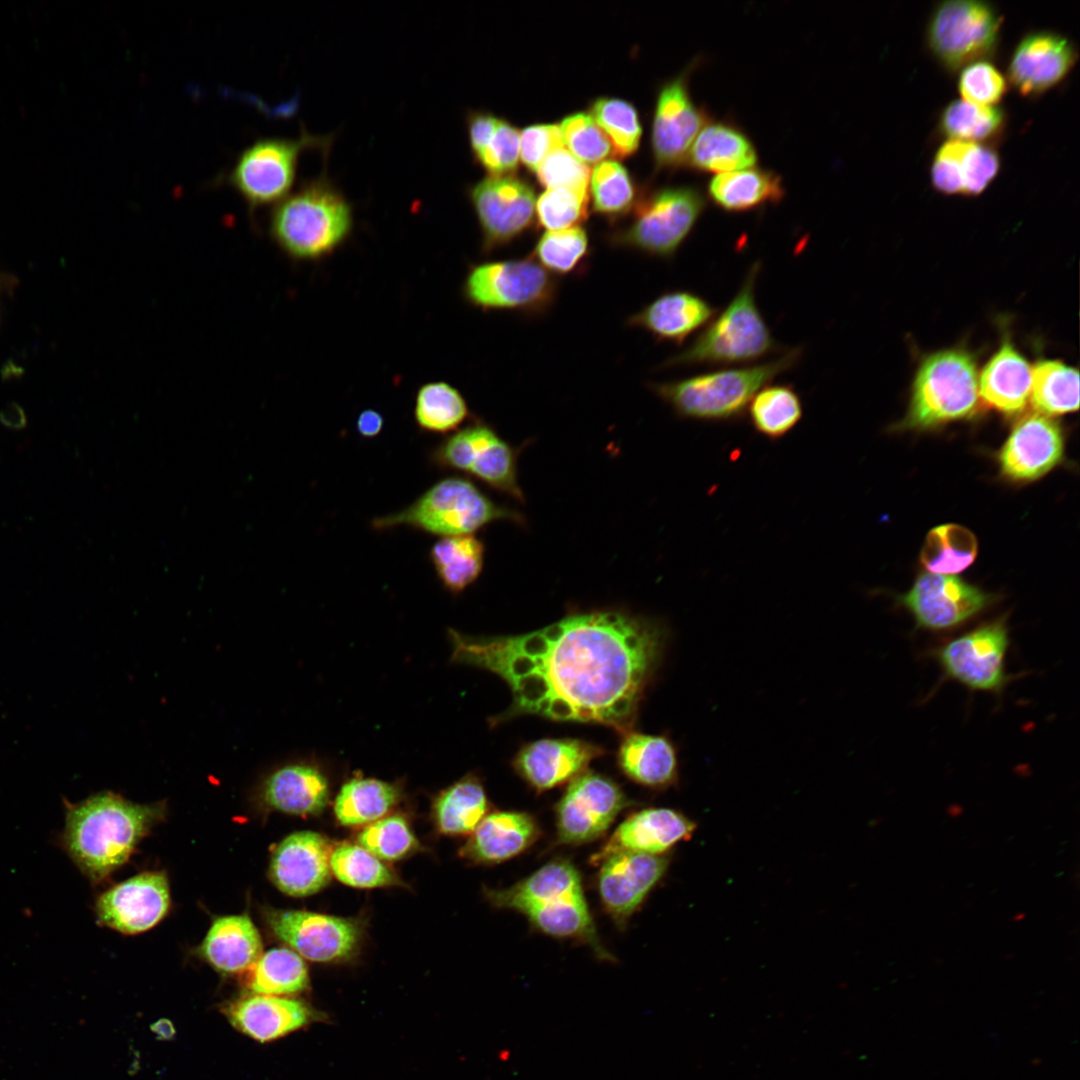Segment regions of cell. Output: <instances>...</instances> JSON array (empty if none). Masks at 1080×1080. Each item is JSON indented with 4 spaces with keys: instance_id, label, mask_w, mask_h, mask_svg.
Returning a JSON list of instances; mask_svg holds the SVG:
<instances>
[{
    "instance_id": "6da1fadb",
    "label": "cell",
    "mask_w": 1080,
    "mask_h": 1080,
    "mask_svg": "<svg viewBox=\"0 0 1080 1080\" xmlns=\"http://www.w3.org/2000/svg\"><path fill=\"white\" fill-rule=\"evenodd\" d=\"M451 661L488 670L511 689L509 715L592 722L627 733L664 647V629L622 611L566 616L513 636L448 630Z\"/></svg>"
},
{
    "instance_id": "7a4b0ae2",
    "label": "cell",
    "mask_w": 1080,
    "mask_h": 1080,
    "mask_svg": "<svg viewBox=\"0 0 1080 1080\" xmlns=\"http://www.w3.org/2000/svg\"><path fill=\"white\" fill-rule=\"evenodd\" d=\"M163 803L137 804L102 792L67 808L63 841L73 861L92 880L123 865L153 824Z\"/></svg>"
},
{
    "instance_id": "3957f363",
    "label": "cell",
    "mask_w": 1080,
    "mask_h": 1080,
    "mask_svg": "<svg viewBox=\"0 0 1080 1080\" xmlns=\"http://www.w3.org/2000/svg\"><path fill=\"white\" fill-rule=\"evenodd\" d=\"M485 896L497 908L524 914L545 934L580 940L599 958L612 959L599 940L580 874L568 860H553L509 888L486 889Z\"/></svg>"
},
{
    "instance_id": "277c9868",
    "label": "cell",
    "mask_w": 1080,
    "mask_h": 1080,
    "mask_svg": "<svg viewBox=\"0 0 1080 1080\" xmlns=\"http://www.w3.org/2000/svg\"><path fill=\"white\" fill-rule=\"evenodd\" d=\"M801 346L785 348L774 358L737 367H722L686 378L651 382L649 389L683 419L727 422L742 418L755 394L777 376L798 365Z\"/></svg>"
},
{
    "instance_id": "5b68a950",
    "label": "cell",
    "mask_w": 1080,
    "mask_h": 1080,
    "mask_svg": "<svg viewBox=\"0 0 1080 1080\" xmlns=\"http://www.w3.org/2000/svg\"><path fill=\"white\" fill-rule=\"evenodd\" d=\"M762 270L753 262L731 301L710 320L695 339L661 368L743 366L758 363L785 348L778 344L756 301V285Z\"/></svg>"
},
{
    "instance_id": "8992f818",
    "label": "cell",
    "mask_w": 1080,
    "mask_h": 1080,
    "mask_svg": "<svg viewBox=\"0 0 1080 1080\" xmlns=\"http://www.w3.org/2000/svg\"><path fill=\"white\" fill-rule=\"evenodd\" d=\"M352 208L327 176L303 183L281 200L271 217L278 245L296 259H318L333 252L348 237Z\"/></svg>"
},
{
    "instance_id": "52a82bcc",
    "label": "cell",
    "mask_w": 1080,
    "mask_h": 1080,
    "mask_svg": "<svg viewBox=\"0 0 1080 1080\" xmlns=\"http://www.w3.org/2000/svg\"><path fill=\"white\" fill-rule=\"evenodd\" d=\"M707 208V197L695 186H665L637 199L631 220L606 234L613 248L672 260Z\"/></svg>"
},
{
    "instance_id": "ba28073f",
    "label": "cell",
    "mask_w": 1080,
    "mask_h": 1080,
    "mask_svg": "<svg viewBox=\"0 0 1080 1080\" xmlns=\"http://www.w3.org/2000/svg\"><path fill=\"white\" fill-rule=\"evenodd\" d=\"M499 520L524 522L521 514L496 504L473 482L450 476L436 482L405 509L373 519L371 526L376 530L408 526L443 538L473 534Z\"/></svg>"
},
{
    "instance_id": "9c48e42d",
    "label": "cell",
    "mask_w": 1080,
    "mask_h": 1080,
    "mask_svg": "<svg viewBox=\"0 0 1080 1080\" xmlns=\"http://www.w3.org/2000/svg\"><path fill=\"white\" fill-rule=\"evenodd\" d=\"M979 401L978 372L962 349L930 354L921 362L912 386L904 425L927 428L972 415Z\"/></svg>"
},
{
    "instance_id": "30bf717a",
    "label": "cell",
    "mask_w": 1080,
    "mask_h": 1080,
    "mask_svg": "<svg viewBox=\"0 0 1080 1080\" xmlns=\"http://www.w3.org/2000/svg\"><path fill=\"white\" fill-rule=\"evenodd\" d=\"M463 292L471 305L484 311L505 310L539 317L555 305L559 281L529 256L472 265Z\"/></svg>"
},
{
    "instance_id": "8fae6325",
    "label": "cell",
    "mask_w": 1080,
    "mask_h": 1080,
    "mask_svg": "<svg viewBox=\"0 0 1080 1080\" xmlns=\"http://www.w3.org/2000/svg\"><path fill=\"white\" fill-rule=\"evenodd\" d=\"M1009 643L1007 617L1002 616L944 642L933 656L947 679L971 691L1000 694L1010 681L1005 668Z\"/></svg>"
},
{
    "instance_id": "7c38bea8",
    "label": "cell",
    "mask_w": 1080,
    "mask_h": 1080,
    "mask_svg": "<svg viewBox=\"0 0 1080 1080\" xmlns=\"http://www.w3.org/2000/svg\"><path fill=\"white\" fill-rule=\"evenodd\" d=\"M1001 18L981 1L953 0L940 3L927 30L930 49L948 69L982 61L995 51Z\"/></svg>"
},
{
    "instance_id": "4fadbf2b",
    "label": "cell",
    "mask_w": 1080,
    "mask_h": 1080,
    "mask_svg": "<svg viewBox=\"0 0 1080 1080\" xmlns=\"http://www.w3.org/2000/svg\"><path fill=\"white\" fill-rule=\"evenodd\" d=\"M442 469L465 472L515 500L524 501L516 450L488 424L475 421L446 437L431 453Z\"/></svg>"
},
{
    "instance_id": "5bb4252c",
    "label": "cell",
    "mask_w": 1080,
    "mask_h": 1080,
    "mask_svg": "<svg viewBox=\"0 0 1080 1080\" xmlns=\"http://www.w3.org/2000/svg\"><path fill=\"white\" fill-rule=\"evenodd\" d=\"M329 144V139L306 132L298 139L258 140L241 153L229 182L251 207L279 203L294 184L301 153L309 148L327 150Z\"/></svg>"
},
{
    "instance_id": "9a60e30c",
    "label": "cell",
    "mask_w": 1080,
    "mask_h": 1080,
    "mask_svg": "<svg viewBox=\"0 0 1080 1080\" xmlns=\"http://www.w3.org/2000/svg\"><path fill=\"white\" fill-rule=\"evenodd\" d=\"M467 194L486 254L511 244L533 225L535 192L523 179L512 174L488 175L470 186Z\"/></svg>"
},
{
    "instance_id": "2e32d148",
    "label": "cell",
    "mask_w": 1080,
    "mask_h": 1080,
    "mask_svg": "<svg viewBox=\"0 0 1080 1080\" xmlns=\"http://www.w3.org/2000/svg\"><path fill=\"white\" fill-rule=\"evenodd\" d=\"M628 804L611 779L594 772L581 773L571 780L556 807L558 842L576 845L594 841Z\"/></svg>"
},
{
    "instance_id": "e0dca14e",
    "label": "cell",
    "mask_w": 1080,
    "mask_h": 1080,
    "mask_svg": "<svg viewBox=\"0 0 1080 1080\" xmlns=\"http://www.w3.org/2000/svg\"><path fill=\"white\" fill-rule=\"evenodd\" d=\"M898 601L913 616L918 628L940 632L972 620L993 598L958 577L925 573Z\"/></svg>"
},
{
    "instance_id": "ac0fdd59",
    "label": "cell",
    "mask_w": 1080,
    "mask_h": 1080,
    "mask_svg": "<svg viewBox=\"0 0 1080 1080\" xmlns=\"http://www.w3.org/2000/svg\"><path fill=\"white\" fill-rule=\"evenodd\" d=\"M691 63L660 88L652 120L651 147L658 169L684 166L688 151L709 114L698 107L690 94Z\"/></svg>"
},
{
    "instance_id": "d6986e66",
    "label": "cell",
    "mask_w": 1080,
    "mask_h": 1080,
    "mask_svg": "<svg viewBox=\"0 0 1080 1080\" xmlns=\"http://www.w3.org/2000/svg\"><path fill=\"white\" fill-rule=\"evenodd\" d=\"M266 920L279 939L316 962L349 957L360 938L355 921L315 912L273 909L266 912Z\"/></svg>"
},
{
    "instance_id": "ffe728a7",
    "label": "cell",
    "mask_w": 1080,
    "mask_h": 1080,
    "mask_svg": "<svg viewBox=\"0 0 1080 1080\" xmlns=\"http://www.w3.org/2000/svg\"><path fill=\"white\" fill-rule=\"evenodd\" d=\"M598 888L606 911L623 926L665 874L669 858L621 851L602 860Z\"/></svg>"
},
{
    "instance_id": "44dd1931",
    "label": "cell",
    "mask_w": 1080,
    "mask_h": 1080,
    "mask_svg": "<svg viewBox=\"0 0 1080 1080\" xmlns=\"http://www.w3.org/2000/svg\"><path fill=\"white\" fill-rule=\"evenodd\" d=\"M170 895L163 873L134 876L103 893L96 904L99 921L119 932L135 934L152 928L167 913Z\"/></svg>"
},
{
    "instance_id": "7402d4cb",
    "label": "cell",
    "mask_w": 1080,
    "mask_h": 1080,
    "mask_svg": "<svg viewBox=\"0 0 1080 1080\" xmlns=\"http://www.w3.org/2000/svg\"><path fill=\"white\" fill-rule=\"evenodd\" d=\"M1076 59L1073 43L1064 36L1050 31L1030 33L1015 48L1008 77L1022 95H1037L1062 81Z\"/></svg>"
},
{
    "instance_id": "603a6c76",
    "label": "cell",
    "mask_w": 1080,
    "mask_h": 1080,
    "mask_svg": "<svg viewBox=\"0 0 1080 1080\" xmlns=\"http://www.w3.org/2000/svg\"><path fill=\"white\" fill-rule=\"evenodd\" d=\"M331 852L328 840L316 832L292 833L273 852L271 879L288 895L314 894L330 880Z\"/></svg>"
},
{
    "instance_id": "cb8c5ba5",
    "label": "cell",
    "mask_w": 1080,
    "mask_h": 1080,
    "mask_svg": "<svg viewBox=\"0 0 1080 1080\" xmlns=\"http://www.w3.org/2000/svg\"><path fill=\"white\" fill-rule=\"evenodd\" d=\"M1059 425L1043 414L1020 420L1002 447L999 461L1003 474L1017 481L1035 480L1063 457L1064 441Z\"/></svg>"
},
{
    "instance_id": "d4e9b609",
    "label": "cell",
    "mask_w": 1080,
    "mask_h": 1080,
    "mask_svg": "<svg viewBox=\"0 0 1080 1080\" xmlns=\"http://www.w3.org/2000/svg\"><path fill=\"white\" fill-rule=\"evenodd\" d=\"M603 750L579 739H542L521 748L513 761L518 774L542 792L561 785L584 772Z\"/></svg>"
},
{
    "instance_id": "484cf974",
    "label": "cell",
    "mask_w": 1080,
    "mask_h": 1080,
    "mask_svg": "<svg viewBox=\"0 0 1080 1080\" xmlns=\"http://www.w3.org/2000/svg\"><path fill=\"white\" fill-rule=\"evenodd\" d=\"M717 312L716 307L697 293L671 290L631 314L626 324L646 331L658 342L680 346L689 336L703 329Z\"/></svg>"
},
{
    "instance_id": "4316f807",
    "label": "cell",
    "mask_w": 1080,
    "mask_h": 1080,
    "mask_svg": "<svg viewBox=\"0 0 1080 1080\" xmlns=\"http://www.w3.org/2000/svg\"><path fill=\"white\" fill-rule=\"evenodd\" d=\"M695 828V822L676 810L644 809L621 823L594 859L600 861L621 851L663 855L676 843L688 840Z\"/></svg>"
},
{
    "instance_id": "83f0119b",
    "label": "cell",
    "mask_w": 1080,
    "mask_h": 1080,
    "mask_svg": "<svg viewBox=\"0 0 1080 1080\" xmlns=\"http://www.w3.org/2000/svg\"><path fill=\"white\" fill-rule=\"evenodd\" d=\"M258 797L273 810L293 815L320 813L329 800V784L321 770L306 762L287 763L261 781Z\"/></svg>"
},
{
    "instance_id": "f1b7e54d",
    "label": "cell",
    "mask_w": 1080,
    "mask_h": 1080,
    "mask_svg": "<svg viewBox=\"0 0 1080 1080\" xmlns=\"http://www.w3.org/2000/svg\"><path fill=\"white\" fill-rule=\"evenodd\" d=\"M757 149L750 137L727 120H711L693 141L684 166L702 173L721 174L754 167Z\"/></svg>"
},
{
    "instance_id": "f546056e",
    "label": "cell",
    "mask_w": 1080,
    "mask_h": 1080,
    "mask_svg": "<svg viewBox=\"0 0 1080 1080\" xmlns=\"http://www.w3.org/2000/svg\"><path fill=\"white\" fill-rule=\"evenodd\" d=\"M539 835V826L531 815L515 811L494 812L477 825L463 848V855L478 863H500L524 852Z\"/></svg>"
},
{
    "instance_id": "4dcf8cb0",
    "label": "cell",
    "mask_w": 1080,
    "mask_h": 1080,
    "mask_svg": "<svg viewBox=\"0 0 1080 1080\" xmlns=\"http://www.w3.org/2000/svg\"><path fill=\"white\" fill-rule=\"evenodd\" d=\"M225 1013L234 1027L260 1042L295 1031L311 1017L309 1009L298 1000L260 994L231 1003Z\"/></svg>"
},
{
    "instance_id": "1f68e13d",
    "label": "cell",
    "mask_w": 1080,
    "mask_h": 1080,
    "mask_svg": "<svg viewBox=\"0 0 1080 1080\" xmlns=\"http://www.w3.org/2000/svg\"><path fill=\"white\" fill-rule=\"evenodd\" d=\"M978 385L987 405L1006 414L1018 413L1031 397L1032 367L1007 340L984 366Z\"/></svg>"
},
{
    "instance_id": "d6a6232c",
    "label": "cell",
    "mask_w": 1080,
    "mask_h": 1080,
    "mask_svg": "<svg viewBox=\"0 0 1080 1080\" xmlns=\"http://www.w3.org/2000/svg\"><path fill=\"white\" fill-rule=\"evenodd\" d=\"M784 196L781 176L755 166L716 174L707 184L708 199L728 213H744L776 205Z\"/></svg>"
},
{
    "instance_id": "836d02e7",
    "label": "cell",
    "mask_w": 1080,
    "mask_h": 1080,
    "mask_svg": "<svg viewBox=\"0 0 1080 1080\" xmlns=\"http://www.w3.org/2000/svg\"><path fill=\"white\" fill-rule=\"evenodd\" d=\"M201 954L217 970L238 973L254 966L262 955V941L246 914L224 916L211 925Z\"/></svg>"
},
{
    "instance_id": "e575fe53",
    "label": "cell",
    "mask_w": 1080,
    "mask_h": 1080,
    "mask_svg": "<svg viewBox=\"0 0 1080 1080\" xmlns=\"http://www.w3.org/2000/svg\"><path fill=\"white\" fill-rule=\"evenodd\" d=\"M618 762L625 775L646 787L663 789L674 784L678 777L675 748L664 736L625 733Z\"/></svg>"
},
{
    "instance_id": "d590c367",
    "label": "cell",
    "mask_w": 1080,
    "mask_h": 1080,
    "mask_svg": "<svg viewBox=\"0 0 1080 1080\" xmlns=\"http://www.w3.org/2000/svg\"><path fill=\"white\" fill-rule=\"evenodd\" d=\"M484 556V544L473 534L443 537L429 552L440 582L454 594L465 590L479 577Z\"/></svg>"
},
{
    "instance_id": "8d00e7d4",
    "label": "cell",
    "mask_w": 1080,
    "mask_h": 1080,
    "mask_svg": "<svg viewBox=\"0 0 1080 1080\" xmlns=\"http://www.w3.org/2000/svg\"><path fill=\"white\" fill-rule=\"evenodd\" d=\"M398 799L395 785L375 778L355 777L342 785L334 812L343 825L370 823L386 815Z\"/></svg>"
},
{
    "instance_id": "74e56055",
    "label": "cell",
    "mask_w": 1080,
    "mask_h": 1080,
    "mask_svg": "<svg viewBox=\"0 0 1080 1080\" xmlns=\"http://www.w3.org/2000/svg\"><path fill=\"white\" fill-rule=\"evenodd\" d=\"M753 428L768 439L784 437L799 423L803 404L791 384H768L751 400L747 412Z\"/></svg>"
},
{
    "instance_id": "f35d334b",
    "label": "cell",
    "mask_w": 1080,
    "mask_h": 1080,
    "mask_svg": "<svg viewBox=\"0 0 1080 1080\" xmlns=\"http://www.w3.org/2000/svg\"><path fill=\"white\" fill-rule=\"evenodd\" d=\"M488 800L481 783L473 776L457 781L435 800L434 816L439 829L447 834L473 832L485 817Z\"/></svg>"
},
{
    "instance_id": "ab89813d",
    "label": "cell",
    "mask_w": 1080,
    "mask_h": 1080,
    "mask_svg": "<svg viewBox=\"0 0 1080 1080\" xmlns=\"http://www.w3.org/2000/svg\"><path fill=\"white\" fill-rule=\"evenodd\" d=\"M1046 415H1060L1079 407L1078 370L1058 360H1042L1032 368L1031 397Z\"/></svg>"
},
{
    "instance_id": "60d3db41",
    "label": "cell",
    "mask_w": 1080,
    "mask_h": 1080,
    "mask_svg": "<svg viewBox=\"0 0 1080 1080\" xmlns=\"http://www.w3.org/2000/svg\"><path fill=\"white\" fill-rule=\"evenodd\" d=\"M977 547V540L968 529L956 524H944L930 530L920 560L930 573L952 575L973 563Z\"/></svg>"
},
{
    "instance_id": "b9f144b4",
    "label": "cell",
    "mask_w": 1080,
    "mask_h": 1080,
    "mask_svg": "<svg viewBox=\"0 0 1080 1080\" xmlns=\"http://www.w3.org/2000/svg\"><path fill=\"white\" fill-rule=\"evenodd\" d=\"M593 211L611 221L631 213L638 199L627 169L616 160L597 163L590 175Z\"/></svg>"
},
{
    "instance_id": "7bdbcfd3",
    "label": "cell",
    "mask_w": 1080,
    "mask_h": 1080,
    "mask_svg": "<svg viewBox=\"0 0 1080 1080\" xmlns=\"http://www.w3.org/2000/svg\"><path fill=\"white\" fill-rule=\"evenodd\" d=\"M469 408L463 395L444 381L422 385L416 395L414 416L417 425L432 433H449L468 417Z\"/></svg>"
},
{
    "instance_id": "ee69618b",
    "label": "cell",
    "mask_w": 1080,
    "mask_h": 1080,
    "mask_svg": "<svg viewBox=\"0 0 1080 1080\" xmlns=\"http://www.w3.org/2000/svg\"><path fill=\"white\" fill-rule=\"evenodd\" d=\"M308 971L301 956L287 948H274L257 960L249 979V988L260 995H285L304 990Z\"/></svg>"
},
{
    "instance_id": "f6af8a7d",
    "label": "cell",
    "mask_w": 1080,
    "mask_h": 1080,
    "mask_svg": "<svg viewBox=\"0 0 1080 1080\" xmlns=\"http://www.w3.org/2000/svg\"><path fill=\"white\" fill-rule=\"evenodd\" d=\"M590 253L586 229L574 226L543 233L531 257L552 275L564 276L582 272Z\"/></svg>"
},
{
    "instance_id": "bcb514c9",
    "label": "cell",
    "mask_w": 1080,
    "mask_h": 1080,
    "mask_svg": "<svg viewBox=\"0 0 1080 1080\" xmlns=\"http://www.w3.org/2000/svg\"><path fill=\"white\" fill-rule=\"evenodd\" d=\"M590 115L609 139L612 154L631 156L639 147L642 127L635 107L628 101L599 97L590 105Z\"/></svg>"
},
{
    "instance_id": "7dc6e473",
    "label": "cell",
    "mask_w": 1080,
    "mask_h": 1080,
    "mask_svg": "<svg viewBox=\"0 0 1080 1080\" xmlns=\"http://www.w3.org/2000/svg\"><path fill=\"white\" fill-rule=\"evenodd\" d=\"M330 869L342 883L357 888L399 884L392 871L362 846L343 843L330 855Z\"/></svg>"
},
{
    "instance_id": "c3c4849f",
    "label": "cell",
    "mask_w": 1080,
    "mask_h": 1080,
    "mask_svg": "<svg viewBox=\"0 0 1080 1080\" xmlns=\"http://www.w3.org/2000/svg\"><path fill=\"white\" fill-rule=\"evenodd\" d=\"M1004 121L1000 109L958 100L945 107L940 129L951 140L975 142L996 135Z\"/></svg>"
},
{
    "instance_id": "681fc988",
    "label": "cell",
    "mask_w": 1080,
    "mask_h": 1080,
    "mask_svg": "<svg viewBox=\"0 0 1080 1080\" xmlns=\"http://www.w3.org/2000/svg\"><path fill=\"white\" fill-rule=\"evenodd\" d=\"M535 214L547 231L579 226L588 217V190L546 189L536 200Z\"/></svg>"
},
{
    "instance_id": "f907efd6",
    "label": "cell",
    "mask_w": 1080,
    "mask_h": 1080,
    "mask_svg": "<svg viewBox=\"0 0 1080 1080\" xmlns=\"http://www.w3.org/2000/svg\"><path fill=\"white\" fill-rule=\"evenodd\" d=\"M558 126L564 146L584 164H597L612 153L609 139L590 114H570Z\"/></svg>"
},
{
    "instance_id": "816d5d0a",
    "label": "cell",
    "mask_w": 1080,
    "mask_h": 1080,
    "mask_svg": "<svg viewBox=\"0 0 1080 1080\" xmlns=\"http://www.w3.org/2000/svg\"><path fill=\"white\" fill-rule=\"evenodd\" d=\"M360 846L385 860H398L411 853L417 841L407 821L400 815L379 819L358 836Z\"/></svg>"
},
{
    "instance_id": "f5cc1de1",
    "label": "cell",
    "mask_w": 1080,
    "mask_h": 1080,
    "mask_svg": "<svg viewBox=\"0 0 1080 1080\" xmlns=\"http://www.w3.org/2000/svg\"><path fill=\"white\" fill-rule=\"evenodd\" d=\"M520 151V131L504 119L498 124L484 149L474 160L489 175H511L517 169Z\"/></svg>"
},
{
    "instance_id": "db71d44e",
    "label": "cell",
    "mask_w": 1080,
    "mask_h": 1080,
    "mask_svg": "<svg viewBox=\"0 0 1080 1080\" xmlns=\"http://www.w3.org/2000/svg\"><path fill=\"white\" fill-rule=\"evenodd\" d=\"M538 181L547 189L571 188L588 190V165L577 159L567 148L553 149L535 171Z\"/></svg>"
},
{
    "instance_id": "11a10c76",
    "label": "cell",
    "mask_w": 1080,
    "mask_h": 1080,
    "mask_svg": "<svg viewBox=\"0 0 1080 1080\" xmlns=\"http://www.w3.org/2000/svg\"><path fill=\"white\" fill-rule=\"evenodd\" d=\"M1000 168V159L992 148L965 141L959 157V173L962 194L977 195L994 179Z\"/></svg>"
},
{
    "instance_id": "9f6ffc18",
    "label": "cell",
    "mask_w": 1080,
    "mask_h": 1080,
    "mask_svg": "<svg viewBox=\"0 0 1080 1080\" xmlns=\"http://www.w3.org/2000/svg\"><path fill=\"white\" fill-rule=\"evenodd\" d=\"M1006 90L1002 74L991 64L978 61L967 65L959 78V92L964 101L990 106L998 103Z\"/></svg>"
},
{
    "instance_id": "6f0895ef",
    "label": "cell",
    "mask_w": 1080,
    "mask_h": 1080,
    "mask_svg": "<svg viewBox=\"0 0 1080 1080\" xmlns=\"http://www.w3.org/2000/svg\"><path fill=\"white\" fill-rule=\"evenodd\" d=\"M563 145L557 124H535L520 132L519 154L523 164L533 172L553 149Z\"/></svg>"
},
{
    "instance_id": "680465c9",
    "label": "cell",
    "mask_w": 1080,
    "mask_h": 1080,
    "mask_svg": "<svg viewBox=\"0 0 1080 1080\" xmlns=\"http://www.w3.org/2000/svg\"><path fill=\"white\" fill-rule=\"evenodd\" d=\"M965 141L949 140L936 152L931 167V181L939 192L962 194L959 157Z\"/></svg>"
},
{
    "instance_id": "91938a15",
    "label": "cell",
    "mask_w": 1080,
    "mask_h": 1080,
    "mask_svg": "<svg viewBox=\"0 0 1080 1080\" xmlns=\"http://www.w3.org/2000/svg\"><path fill=\"white\" fill-rule=\"evenodd\" d=\"M498 121V117L487 111L472 110L467 113V133L473 158L487 145Z\"/></svg>"
},
{
    "instance_id": "94428289",
    "label": "cell",
    "mask_w": 1080,
    "mask_h": 1080,
    "mask_svg": "<svg viewBox=\"0 0 1080 1080\" xmlns=\"http://www.w3.org/2000/svg\"><path fill=\"white\" fill-rule=\"evenodd\" d=\"M384 425L383 416L376 410L366 409L362 411L357 420L356 428L358 433L365 438H373L377 436Z\"/></svg>"
},
{
    "instance_id": "6125c7cd",
    "label": "cell",
    "mask_w": 1080,
    "mask_h": 1080,
    "mask_svg": "<svg viewBox=\"0 0 1080 1080\" xmlns=\"http://www.w3.org/2000/svg\"><path fill=\"white\" fill-rule=\"evenodd\" d=\"M1 422L11 429H23L26 426V419L22 410L16 405L8 407L0 415Z\"/></svg>"
},
{
    "instance_id": "be15d7a7",
    "label": "cell",
    "mask_w": 1080,
    "mask_h": 1080,
    "mask_svg": "<svg viewBox=\"0 0 1080 1080\" xmlns=\"http://www.w3.org/2000/svg\"><path fill=\"white\" fill-rule=\"evenodd\" d=\"M152 1032L160 1039H170L175 1034L173 1024L167 1019H159L151 1026Z\"/></svg>"
}]
</instances>
